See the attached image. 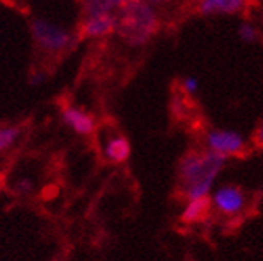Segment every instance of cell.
Here are the masks:
<instances>
[{
    "label": "cell",
    "instance_id": "cell-1",
    "mask_svg": "<svg viewBox=\"0 0 263 261\" xmlns=\"http://www.w3.org/2000/svg\"><path fill=\"white\" fill-rule=\"evenodd\" d=\"M228 159L212 151H191L178 167L180 191L186 200L209 197Z\"/></svg>",
    "mask_w": 263,
    "mask_h": 261
},
{
    "label": "cell",
    "instance_id": "cell-2",
    "mask_svg": "<svg viewBox=\"0 0 263 261\" xmlns=\"http://www.w3.org/2000/svg\"><path fill=\"white\" fill-rule=\"evenodd\" d=\"M117 37L130 47H143L157 34L161 18L146 0H132L114 13Z\"/></svg>",
    "mask_w": 263,
    "mask_h": 261
},
{
    "label": "cell",
    "instance_id": "cell-3",
    "mask_svg": "<svg viewBox=\"0 0 263 261\" xmlns=\"http://www.w3.org/2000/svg\"><path fill=\"white\" fill-rule=\"evenodd\" d=\"M31 35L37 48L47 55L64 53L76 44V35L69 29L45 18H34L31 21Z\"/></svg>",
    "mask_w": 263,
    "mask_h": 261
},
{
    "label": "cell",
    "instance_id": "cell-4",
    "mask_svg": "<svg viewBox=\"0 0 263 261\" xmlns=\"http://www.w3.org/2000/svg\"><path fill=\"white\" fill-rule=\"evenodd\" d=\"M210 207L227 218H239L251 205L249 194L238 185H221L209 195Z\"/></svg>",
    "mask_w": 263,
    "mask_h": 261
},
{
    "label": "cell",
    "instance_id": "cell-5",
    "mask_svg": "<svg viewBox=\"0 0 263 261\" xmlns=\"http://www.w3.org/2000/svg\"><path fill=\"white\" fill-rule=\"evenodd\" d=\"M205 149L223 157L241 155L247 149V139L242 133L230 128H212L204 136Z\"/></svg>",
    "mask_w": 263,
    "mask_h": 261
},
{
    "label": "cell",
    "instance_id": "cell-6",
    "mask_svg": "<svg viewBox=\"0 0 263 261\" xmlns=\"http://www.w3.org/2000/svg\"><path fill=\"white\" fill-rule=\"evenodd\" d=\"M61 121L79 136H90L97 130L95 117L85 109L72 106V104H68V106H64L61 109Z\"/></svg>",
    "mask_w": 263,
    "mask_h": 261
},
{
    "label": "cell",
    "instance_id": "cell-7",
    "mask_svg": "<svg viewBox=\"0 0 263 261\" xmlns=\"http://www.w3.org/2000/svg\"><path fill=\"white\" fill-rule=\"evenodd\" d=\"M114 13H90V15H84L81 23V35L85 38H103L114 34Z\"/></svg>",
    "mask_w": 263,
    "mask_h": 261
},
{
    "label": "cell",
    "instance_id": "cell-8",
    "mask_svg": "<svg viewBox=\"0 0 263 261\" xmlns=\"http://www.w3.org/2000/svg\"><path fill=\"white\" fill-rule=\"evenodd\" d=\"M251 0H201L197 11L202 16H238L249 8Z\"/></svg>",
    "mask_w": 263,
    "mask_h": 261
},
{
    "label": "cell",
    "instance_id": "cell-9",
    "mask_svg": "<svg viewBox=\"0 0 263 261\" xmlns=\"http://www.w3.org/2000/svg\"><path fill=\"white\" fill-rule=\"evenodd\" d=\"M103 157L111 164H124L128 160L132 154V146L127 136L122 133L108 135L101 145Z\"/></svg>",
    "mask_w": 263,
    "mask_h": 261
},
{
    "label": "cell",
    "instance_id": "cell-10",
    "mask_svg": "<svg viewBox=\"0 0 263 261\" xmlns=\"http://www.w3.org/2000/svg\"><path fill=\"white\" fill-rule=\"evenodd\" d=\"M210 200L209 197H201V199H190L186 200L185 207L181 210V221L186 225L199 223L202 221L209 212H210Z\"/></svg>",
    "mask_w": 263,
    "mask_h": 261
},
{
    "label": "cell",
    "instance_id": "cell-11",
    "mask_svg": "<svg viewBox=\"0 0 263 261\" xmlns=\"http://www.w3.org/2000/svg\"><path fill=\"white\" fill-rule=\"evenodd\" d=\"M84 15L90 13H116L132 0H81Z\"/></svg>",
    "mask_w": 263,
    "mask_h": 261
},
{
    "label": "cell",
    "instance_id": "cell-12",
    "mask_svg": "<svg viewBox=\"0 0 263 261\" xmlns=\"http://www.w3.org/2000/svg\"><path fill=\"white\" fill-rule=\"evenodd\" d=\"M21 136V128L16 125H4L0 127V154L7 152L16 145Z\"/></svg>",
    "mask_w": 263,
    "mask_h": 261
},
{
    "label": "cell",
    "instance_id": "cell-13",
    "mask_svg": "<svg viewBox=\"0 0 263 261\" xmlns=\"http://www.w3.org/2000/svg\"><path fill=\"white\" fill-rule=\"evenodd\" d=\"M238 35L239 38L244 42V44H254L258 41V37H260V32H258V28L251 23V21H244L239 24V28H238Z\"/></svg>",
    "mask_w": 263,
    "mask_h": 261
},
{
    "label": "cell",
    "instance_id": "cell-14",
    "mask_svg": "<svg viewBox=\"0 0 263 261\" xmlns=\"http://www.w3.org/2000/svg\"><path fill=\"white\" fill-rule=\"evenodd\" d=\"M13 189H15V192L20 195H28L34 191V181L28 176H21L15 181Z\"/></svg>",
    "mask_w": 263,
    "mask_h": 261
},
{
    "label": "cell",
    "instance_id": "cell-15",
    "mask_svg": "<svg viewBox=\"0 0 263 261\" xmlns=\"http://www.w3.org/2000/svg\"><path fill=\"white\" fill-rule=\"evenodd\" d=\"M180 87H181V91L186 96H194L197 91H199V81H197L196 77H193V75H188V77H185V79L181 81Z\"/></svg>",
    "mask_w": 263,
    "mask_h": 261
},
{
    "label": "cell",
    "instance_id": "cell-16",
    "mask_svg": "<svg viewBox=\"0 0 263 261\" xmlns=\"http://www.w3.org/2000/svg\"><path fill=\"white\" fill-rule=\"evenodd\" d=\"M44 81H45V75L42 72H37V74L31 75V84L32 85H39V84H42Z\"/></svg>",
    "mask_w": 263,
    "mask_h": 261
},
{
    "label": "cell",
    "instance_id": "cell-17",
    "mask_svg": "<svg viewBox=\"0 0 263 261\" xmlns=\"http://www.w3.org/2000/svg\"><path fill=\"white\" fill-rule=\"evenodd\" d=\"M255 141L258 143V145H261V146H263V122L258 125L257 132H255Z\"/></svg>",
    "mask_w": 263,
    "mask_h": 261
},
{
    "label": "cell",
    "instance_id": "cell-18",
    "mask_svg": "<svg viewBox=\"0 0 263 261\" xmlns=\"http://www.w3.org/2000/svg\"><path fill=\"white\" fill-rule=\"evenodd\" d=\"M148 4H151L153 7H156V8H159V7H162L164 4H167L168 0H146Z\"/></svg>",
    "mask_w": 263,
    "mask_h": 261
},
{
    "label": "cell",
    "instance_id": "cell-19",
    "mask_svg": "<svg viewBox=\"0 0 263 261\" xmlns=\"http://www.w3.org/2000/svg\"><path fill=\"white\" fill-rule=\"evenodd\" d=\"M193 2H196V4H199V2H201V0H193Z\"/></svg>",
    "mask_w": 263,
    "mask_h": 261
}]
</instances>
